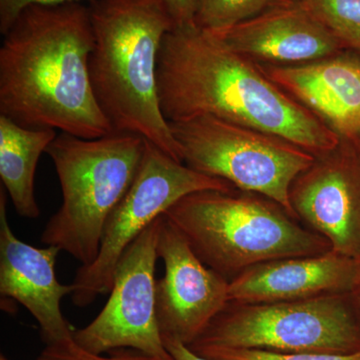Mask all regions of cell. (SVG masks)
<instances>
[{"mask_svg": "<svg viewBox=\"0 0 360 360\" xmlns=\"http://www.w3.org/2000/svg\"><path fill=\"white\" fill-rule=\"evenodd\" d=\"M58 131L28 129L0 115V179L21 217H39L34 179L40 155L46 153Z\"/></svg>", "mask_w": 360, "mask_h": 360, "instance_id": "2e32d148", "label": "cell"}, {"mask_svg": "<svg viewBox=\"0 0 360 360\" xmlns=\"http://www.w3.org/2000/svg\"><path fill=\"white\" fill-rule=\"evenodd\" d=\"M163 215L201 262L229 281L257 264L331 250L278 203L239 189L188 194Z\"/></svg>", "mask_w": 360, "mask_h": 360, "instance_id": "277c9868", "label": "cell"}, {"mask_svg": "<svg viewBox=\"0 0 360 360\" xmlns=\"http://www.w3.org/2000/svg\"><path fill=\"white\" fill-rule=\"evenodd\" d=\"M355 295H356L357 302H359V309H360V277H359V285H357L356 290H355Z\"/></svg>", "mask_w": 360, "mask_h": 360, "instance_id": "cb8c5ba5", "label": "cell"}, {"mask_svg": "<svg viewBox=\"0 0 360 360\" xmlns=\"http://www.w3.org/2000/svg\"><path fill=\"white\" fill-rule=\"evenodd\" d=\"M288 1L300 2L302 0H288Z\"/></svg>", "mask_w": 360, "mask_h": 360, "instance_id": "484cf974", "label": "cell"}, {"mask_svg": "<svg viewBox=\"0 0 360 360\" xmlns=\"http://www.w3.org/2000/svg\"><path fill=\"white\" fill-rule=\"evenodd\" d=\"M71 2H82V0H0V33L6 34L20 13L28 7L58 6Z\"/></svg>", "mask_w": 360, "mask_h": 360, "instance_id": "44dd1931", "label": "cell"}, {"mask_svg": "<svg viewBox=\"0 0 360 360\" xmlns=\"http://www.w3.org/2000/svg\"><path fill=\"white\" fill-rule=\"evenodd\" d=\"M258 65L274 84L314 113L340 139L359 136V60L335 54L302 65Z\"/></svg>", "mask_w": 360, "mask_h": 360, "instance_id": "9a60e30c", "label": "cell"}, {"mask_svg": "<svg viewBox=\"0 0 360 360\" xmlns=\"http://www.w3.org/2000/svg\"><path fill=\"white\" fill-rule=\"evenodd\" d=\"M210 33L232 51L262 65H302L335 56L343 49L302 2H281L227 30Z\"/></svg>", "mask_w": 360, "mask_h": 360, "instance_id": "4fadbf2b", "label": "cell"}, {"mask_svg": "<svg viewBox=\"0 0 360 360\" xmlns=\"http://www.w3.org/2000/svg\"><path fill=\"white\" fill-rule=\"evenodd\" d=\"M158 253L165 267V276L156 281L155 288L161 335L191 345L229 302V281L201 262L163 214Z\"/></svg>", "mask_w": 360, "mask_h": 360, "instance_id": "30bf717a", "label": "cell"}, {"mask_svg": "<svg viewBox=\"0 0 360 360\" xmlns=\"http://www.w3.org/2000/svg\"><path fill=\"white\" fill-rule=\"evenodd\" d=\"M0 360H9V359H7L6 356H4V354H1V355H0Z\"/></svg>", "mask_w": 360, "mask_h": 360, "instance_id": "d4e9b609", "label": "cell"}, {"mask_svg": "<svg viewBox=\"0 0 360 360\" xmlns=\"http://www.w3.org/2000/svg\"><path fill=\"white\" fill-rule=\"evenodd\" d=\"M162 340L167 352L174 360H210L194 354L193 350L181 341L167 338V336H162Z\"/></svg>", "mask_w": 360, "mask_h": 360, "instance_id": "603a6c76", "label": "cell"}, {"mask_svg": "<svg viewBox=\"0 0 360 360\" xmlns=\"http://www.w3.org/2000/svg\"><path fill=\"white\" fill-rule=\"evenodd\" d=\"M234 189L238 188L226 180L196 172L146 141L139 174L106 221L98 255L77 270L73 304L86 307L99 295L110 292L123 252L177 201L198 191Z\"/></svg>", "mask_w": 360, "mask_h": 360, "instance_id": "ba28073f", "label": "cell"}, {"mask_svg": "<svg viewBox=\"0 0 360 360\" xmlns=\"http://www.w3.org/2000/svg\"><path fill=\"white\" fill-rule=\"evenodd\" d=\"M6 191L0 188V293L22 304L37 319L45 345L72 338L73 329L61 310L73 284L56 278V246L35 248L13 233L7 219Z\"/></svg>", "mask_w": 360, "mask_h": 360, "instance_id": "7c38bea8", "label": "cell"}, {"mask_svg": "<svg viewBox=\"0 0 360 360\" xmlns=\"http://www.w3.org/2000/svg\"><path fill=\"white\" fill-rule=\"evenodd\" d=\"M161 111L168 122L210 115L283 137L315 156L340 137L279 89L259 65L195 25L174 27L158 60Z\"/></svg>", "mask_w": 360, "mask_h": 360, "instance_id": "6da1fadb", "label": "cell"}, {"mask_svg": "<svg viewBox=\"0 0 360 360\" xmlns=\"http://www.w3.org/2000/svg\"><path fill=\"white\" fill-rule=\"evenodd\" d=\"M343 47L360 51V0H302Z\"/></svg>", "mask_w": 360, "mask_h": 360, "instance_id": "e0dca14e", "label": "cell"}, {"mask_svg": "<svg viewBox=\"0 0 360 360\" xmlns=\"http://www.w3.org/2000/svg\"><path fill=\"white\" fill-rule=\"evenodd\" d=\"M284 1L288 0H198L194 23L206 32H219Z\"/></svg>", "mask_w": 360, "mask_h": 360, "instance_id": "ac0fdd59", "label": "cell"}, {"mask_svg": "<svg viewBox=\"0 0 360 360\" xmlns=\"http://www.w3.org/2000/svg\"><path fill=\"white\" fill-rule=\"evenodd\" d=\"M169 124L187 167L226 180L239 191L264 196L296 217L291 186L316 156L283 137L213 116Z\"/></svg>", "mask_w": 360, "mask_h": 360, "instance_id": "52a82bcc", "label": "cell"}, {"mask_svg": "<svg viewBox=\"0 0 360 360\" xmlns=\"http://www.w3.org/2000/svg\"><path fill=\"white\" fill-rule=\"evenodd\" d=\"M174 20L175 27L193 25L198 0H162Z\"/></svg>", "mask_w": 360, "mask_h": 360, "instance_id": "7402d4cb", "label": "cell"}, {"mask_svg": "<svg viewBox=\"0 0 360 360\" xmlns=\"http://www.w3.org/2000/svg\"><path fill=\"white\" fill-rule=\"evenodd\" d=\"M160 217L123 252L105 307L86 326L75 329L73 340L94 354L132 348L165 360H174L163 343L155 302Z\"/></svg>", "mask_w": 360, "mask_h": 360, "instance_id": "9c48e42d", "label": "cell"}, {"mask_svg": "<svg viewBox=\"0 0 360 360\" xmlns=\"http://www.w3.org/2000/svg\"><path fill=\"white\" fill-rule=\"evenodd\" d=\"M108 354H91L77 345L73 338H68L46 345L37 360H165L132 348H120Z\"/></svg>", "mask_w": 360, "mask_h": 360, "instance_id": "ffe728a7", "label": "cell"}, {"mask_svg": "<svg viewBox=\"0 0 360 360\" xmlns=\"http://www.w3.org/2000/svg\"><path fill=\"white\" fill-rule=\"evenodd\" d=\"M357 307L354 292L295 302H229L187 347L354 354L360 350Z\"/></svg>", "mask_w": 360, "mask_h": 360, "instance_id": "8992f818", "label": "cell"}, {"mask_svg": "<svg viewBox=\"0 0 360 360\" xmlns=\"http://www.w3.org/2000/svg\"><path fill=\"white\" fill-rule=\"evenodd\" d=\"M360 260L333 250L311 257L283 258L255 265L229 281V300L236 303L295 302L352 293Z\"/></svg>", "mask_w": 360, "mask_h": 360, "instance_id": "5bb4252c", "label": "cell"}, {"mask_svg": "<svg viewBox=\"0 0 360 360\" xmlns=\"http://www.w3.org/2000/svg\"><path fill=\"white\" fill-rule=\"evenodd\" d=\"M290 200L295 217L331 250L360 260V165L341 141L296 177Z\"/></svg>", "mask_w": 360, "mask_h": 360, "instance_id": "8fae6325", "label": "cell"}, {"mask_svg": "<svg viewBox=\"0 0 360 360\" xmlns=\"http://www.w3.org/2000/svg\"><path fill=\"white\" fill-rule=\"evenodd\" d=\"M87 1L94 33L90 82L113 131L139 135L184 162L158 97V56L175 27L165 2Z\"/></svg>", "mask_w": 360, "mask_h": 360, "instance_id": "3957f363", "label": "cell"}, {"mask_svg": "<svg viewBox=\"0 0 360 360\" xmlns=\"http://www.w3.org/2000/svg\"><path fill=\"white\" fill-rule=\"evenodd\" d=\"M146 139L113 132L98 139L58 134L47 148L63 205L44 227L41 243L70 253L82 265L96 260L108 217L139 174Z\"/></svg>", "mask_w": 360, "mask_h": 360, "instance_id": "5b68a950", "label": "cell"}, {"mask_svg": "<svg viewBox=\"0 0 360 360\" xmlns=\"http://www.w3.org/2000/svg\"><path fill=\"white\" fill-rule=\"evenodd\" d=\"M191 350L210 360H360V350L347 354H291L255 348L200 347Z\"/></svg>", "mask_w": 360, "mask_h": 360, "instance_id": "d6986e66", "label": "cell"}, {"mask_svg": "<svg viewBox=\"0 0 360 360\" xmlns=\"http://www.w3.org/2000/svg\"><path fill=\"white\" fill-rule=\"evenodd\" d=\"M92 46L84 2L26 8L0 46V115L82 139L113 134L90 82Z\"/></svg>", "mask_w": 360, "mask_h": 360, "instance_id": "7a4b0ae2", "label": "cell"}]
</instances>
